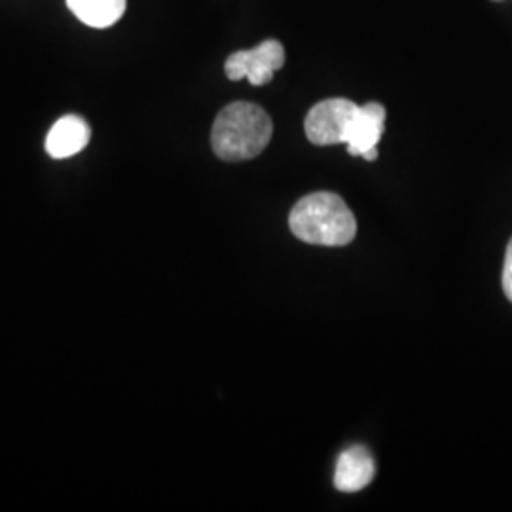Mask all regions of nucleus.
<instances>
[{"instance_id": "obj_1", "label": "nucleus", "mask_w": 512, "mask_h": 512, "mask_svg": "<svg viewBox=\"0 0 512 512\" xmlns=\"http://www.w3.org/2000/svg\"><path fill=\"white\" fill-rule=\"evenodd\" d=\"M274 124L268 112L255 103L238 101L220 110L213 131L211 145L224 162L253 160L270 145Z\"/></svg>"}, {"instance_id": "obj_2", "label": "nucleus", "mask_w": 512, "mask_h": 512, "mask_svg": "<svg viewBox=\"0 0 512 512\" xmlns=\"http://www.w3.org/2000/svg\"><path fill=\"white\" fill-rule=\"evenodd\" d=\"M289 226L296 238L323 247H344L357 236V220L348 203L332 192L302 198L289 215Z\"/></svg>"}, {"instance_id": "obj_3", "label": "nucleus", "mask_w": 512, "mask_h": 512, "mask_svg": "<svg viewBox=\"0 0 512 512\" xmlns=\"http://www.w3.org/2000/svg\"><path fill=\"white\" fill-rule=\"evenodd\" d=\"M357 110L359 105L342 97L325 99L317 103L315 107H311L304 122L308 139L319 147L346 145L349 128Z\"/></svg>"}, {"instance_id": "obj_4", "label": "nucleus", "mask_w": 512, "mask_h": 512, "mask_svg": "<svg viewBox=\"0 0 512 512\" xmlns=\"http://www.w3.org/2000/svg\"><path fill=\"white\" fill-rule=\"evenodd\" d=\"M285 65V48L279 40H264L253 50H241L226 59L224 71L230 80L247 78L253 86H266Z\"/></svg>"}, {"instance_id": "obj_5", "label": "nucleus", "mask_w": 512, "mask_h": 512, "mask_svg": "<svg viewBox=\"0 0 512 512\" xmlns=\"http://www.w3.org/2000/svg\"><path fill=\"white\" fill-rule=\"evenodd\" d=\"M376 463L372 454L365 446H351L340 454L336 471H334V486L340 492L353 494L361 492L374 480Z\"/></svg>"}, {"instance_id": "obj_6", "label": "nucleus", "mask_w": 512, "mask_h": 512, "mask_svg": "<svg viewBox=\"0 0 512 512\" xmlns=\"http://www.w3.org/2000/svg\"><path fill=\"white\" fill-rule=\"evenodd\" d=\"M385 131V107L380 103H366L359 107L351 128L346 147L351 156H365L368 150L378 148Z\"/></svg>"}, {"instance_id": "obj_7", "label": "nucleus", "mask_w": 512, "mask_h": 512, "mask_svg": "<svg viewBox=\"0 0 512 512\" xmlns=\"http://www.w3.org/2000/svg\"><path fill=\"white\" fill-rule=\"evenodd\" d=\"M92 129L76 114L63 116L55 122L46 137V152L55 160H65L88 147Z\"/></svg>"}, {"instance_id": "obj_8", "label": "nucleus", "mask_w": 512, "mask_h": 512, "mask_svg": "<svg viewBox=\"0 0 512 512\" xmlns=\"http://www.w3.org/2000/svg\"><path fill=\"white\" fill-rule=\"evenodd\" d=\"M67 6L84 25L107 29L122 19L128 0H67Z\"/></svg>"}, {"instance_id": "obj_9", "label": "nucleus", "mask_w": 512, "mask_h": 512, "mask_svg": "<svg viewBox=\"0 0 512 512\" xmlns=\"http://www.w3.org/2000/svg\"><path fill=\"white\" fill-rule=\"evenodd\" d=\"M501 283H503V293H505V296L512 302V239L509 241V247H507Z\"/></svg>"}, {"instance_id": "obj_10", "label": "nucleus", "mask_w": 512, "mask_h": 512, "mask_svg": "<svg viewBox=\"0 0 512 512\" xmlns=\"http://www.w3.org/2000/svg\"><path fill=\"white\" fill-rule=\"evenodd\" d=\"M363 158H365L366 162H376L378 160V148L368 150Z\"/></svg>"}, {"instance_id": "obj_11", "label": "nucleus", "mask_w": 512, "mask_h": 512, "mask_svg": "<svg viewBox=\"0 0 512 512\" xmlns=\"http://www.w3.org/2000/svg\"><path fill=\"white\" fill-rule=\"evenodd\" d=\"M495 2H499V0H495Z\"/></svg>"}]
</instances>
